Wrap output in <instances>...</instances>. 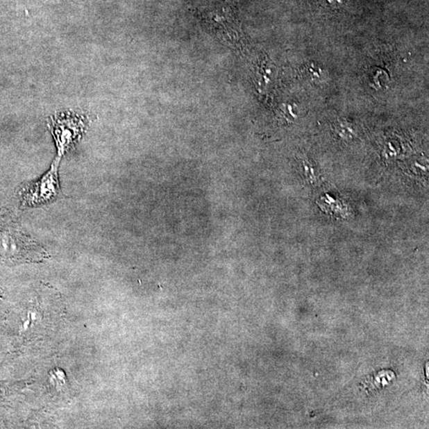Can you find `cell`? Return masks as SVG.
Segmentation results:
<instances>
[{"mask_svg": "<svg viewBox=\"0 0 429 429\" xmlns=\"http://www.w3.org/2000/svg\"><path fill=\"white\" fill-rule=\"evenodd\" d=\"M0 255L14 262H41L47 252L21 232L15 224H0Z\"/></svg>", "mask_w": 429, "mask_h": 429, "instance_id": "obj_1", "label": "cell"}, {"mask_svg": "<svg viewBox=\"0 0 429 429\" xmlns=\"http://www.w3.org/2000/svg\"><path fill=\"white\" fill-rule=\"evenodd\" d=\"M59 162L55 160L51 169L35 183L22 187L19 196L24 206H40L47 205L60 196V190L58 169Z\"/></svg>", "mask_w": 429, "mask_h": 429, "instance_id": "obj_2", "label": "cell"}, {"mask_svg": "<svg viewBox=\"0 0 429 429\" xmlns=\"http://www.w3.org/2000/svg\"><path fill=\"white\" fill-rule=\"evenodd\" d=\"M85 128V119L75 115H60L52 119L51 131L58 148L59 156L69 150Z\"/></svg>", "mask_w": 429, "mask_h": 429, "instance_id": "obj_3", "label": "cell"}]
</instances>
